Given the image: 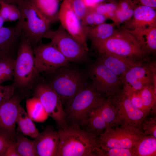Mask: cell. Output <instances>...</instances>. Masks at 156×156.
<instances>
[{
	"instance_id": "31",
	"label": "cell",
	"mask_w": 156,
	"mask_h": 156,
	"mask_svg": "<svg viewBox=\"0 0 156 156\" xmlns=\"http://www.w3.org/2000/svg\"><path fill=\"white\" fill-rule=\"evenodd\" d=\"M15 59L8 58L0 61V85L13 77Z\"/></svg>"
},
{
	"instance_id": "35",
	"label": "cell",
	"mask_w": 156,
	"mask_h": 156,
	"mask_svg": "<svg viewBox=\"0 0 156 156\" xmlns=\"http://www.w3.org/2000/svg\"><path fill=\"white\" fill-rule=\"evenodd\" d=\"M75 13L81 21L90 10L84 0H69Z\"/></svg>"
},
{
	"instance_id": "39",
	"label": "cell",
	"mask_w": 156,
	"mask_h": 156,
	"mask_svg": "<svg viewBox=\"0 0 156 156\" xmlns=\"http://www.w3.org/2000/svg\"><path fill=\"white\" fill-rule=\"evenodd\" d=\"M11 6V4L3 1H0V15L5 22L8 21Z\"/></svg>"
},
{
	"instance_id": "3",
	"label": "cell",
	"mask_w": 156,
	"mask_h": 156,
	"mask_svg": "<svg viewBox=\"0 0 156 156\" xmlns=\"http://www.w3.org/2000/svg\"><path fill=\"white\" fill-rule=\"evenodd\" d=\"M106 99L91 84L87 85L74 96L64 109L68 125L80 127Z\"/></svg>"
},
{
	"instance_id": "17",
	"label": "cell",
	"mask_w": 156,
	"mask_h": 156,
	"mask_svg": "<svg viewBox=\"0 0 156 156\" xmlns=\"http://www.w3.org/2000/svg\"><path fill=\"white\" fill-rule=\"evenodd\" d=\"M36 156H57L60 142L58 131L48 126L34 138Z\"/></svg>"
},
{
	"instance_id": "27",
	"label": "cell",
	"mask_w": 156,
	"mask_h": 156,
	"mask_svg": "<svg viewBox=\"0 0 156 156\" xmlns=\"http://www.w3.org/2000/svg\"><path fill=\"white\" fill-rule=\"evenodd\" d=\"M135 156H156V138L145 135L132 148Z\"/></svg>"
},
{
	"instance_id": "8",
	"label": "cell",
	"mask_w": 156,
	"mask_h": 156,
	"mask_svg": "<svg viewBox=\"0 0 156 156\" xmlns=\"http://www.w3.org/2000/svg\"><path fill=\"white\" fill-rule=\"evenodd\" d=\"M88 73L91 84L107 99H110L122 92V79L97 59L90 67Z\"/></svg>"
},
{
	"instance_id": "1",
	"label": "cell",
	"mask_w": 156,
	"mask_h": 156,
	"mask_svg": "<svg viewBox=\"0 0 156 156\" xmlns=\"http://www.w3.org/2000/svg\"><path fill=\"white\" fill-rule=\"evenodd\" d=\"M21 17L17 23L20 27L22 37L33 49L43 38L49 39L53 31L51 24L34 6L30 0H21L16 4Z\"/></svg>"
},
{
	"instance_id": "30",
	"label": "cell",
	"mask_w": 156,
	"mask_h": 156,
	"mask_svg": "<svg viewBox=\"0 0 156 156\" xmlns=\"http://www.w3.org/2000/svg\"><path fill=\"white\" fill-rule=\"evenodd\" d=\"M15 142L19 156H36L34 140L20 135H17Z\"/></svg>"
},
{
	"instance_id": "15",
	"label": "cell",
	"mask_w": 156,
	"mask_h": 156,
	"mask_svg": "<svg viewBox=\"0 0 156 156\" xmlns=\"http://www.w3.org/2000/svg\"><path fill=\"white\" fill-rule=\"evenodd\" d=\"M21 99L14 95L9 100L0 103V133L14 140L15 127Z\"/></svg>"
},
{
	"instance_id": "21",
	"label": "cell",
	"mask_w": 156,
	"mask_h": 156,
	"mask_svg": "<svg viewBox=\"0 0 156 156\" xmlns=\"http://www.w3.org/2000/svg\"><path fill=\"white\" fill-rule=\"evenodd\" d=\"M51 24L59 21L60 5L59 0H30Z\"/></svg>"
},
{
	"instance_id": "18",
	"label": "cell",
	"mask_w": 156,
	"mask_h": 156,
	"mask_svg": "<svg viewBox=\"0 0 156 156\" xmlns=\"http://www.w3.org/2000/svg\"><path fill=\"white\" fill-rule=\"evenodd\" d=\"M97 59L122 79L132 67L143 62L114 54H99Z\"/></svg>"
},
{
	"instance_id": "36",
	"label": "cell",
	"mask_w": 156,
	"mask_h": 156,
	"mask_svg": "<svg viewBox=\"0 0 156 156\" xmlns=\"http://www.w3.org/2000/svg\"><path fill=\"white\" fill-rule=\"evenodd\" d=\"M142 129L145 135H151L156 138V117L146 118L142 124Z\"/></svg>"
},
{
	"instance_id": "42",
	"label": "cell",
	"mask_w": 156,
	"mask_h": 156,
	"mask_svg": "<svg viewBox=\"0 0 156 156\" xmlns=\"http://www.w3.org/2000/svg\"><path fill=\"white\" fill-rule=\"evenodd\" d=\"M12 140H14L0 133V156H2L9 144Z\"/></svg>"
},
{
	"instance_id": "41",
	"label": "cell",
	"mask_w": 156,
	"mask_h": 156,
	"mask_svg": "<svg viewBox=\"0 0 156 156\" xmlns=\"http://www.w3.org/2000/svg\"><path fill=\"white\" fill-rule=\"evenodd\" d=\"M2 156H19L16 148L14 140L10 142Z\"/></svg>"
},
{
	"instance_id": "16",
	"label": "cell",
	"mask_w": 156,
	"mask_h": 156,
	"mask_svg": "<svg viewBox=\"0 0 156 156\" xmlns=\"http://www.w3.org/2000/svg\"><path fill=\"white\" fill-rule=\"evenodd\" d=\"M22 38V31L17 23L0 28V61L5 58H14Z\"/></svg>"
},
{
	"instance_id": "25",
	"label": "cell",
	"mask_w": 156,
	"mask_h": 156,
	"mask_svg": "<svg viewBox=\"0 0 156 156\" xmlns=\"http://www.w3.org/2000/svg\"><path fill=\"white\" fill-rule=\"evenodd\" d=\"M136 4L131 0H121L117 3V8L112 19L115 25H118L130 20Z\"/></svg>"
},
{
	"instance_id": "44",
	"label": "cell",
	"mask_w": 156,
	"mask_h": 156,
	"mask_svg": "<svg viewBox=\"0 0 156 156\" xmlns=\"http://www.w3.org/2000/svg\"><path fill=\"white\" fill-rule=\"evenodd\" d=\"M21 0H5L4 2L10 4H16L18 1Z\"/></svg>"
},
{
	"instance_id": "40",
	"label": "cell",
	"mask_w": 156,
	"mask_h": 156,
	"mask_svg": "<svg viewBox=\"0 0 156 156\" xmlns=\"http://www.w3.org/2000/svg\"><path fill=\"white\" fill-rule=\"evenodd\" d=\"M21 17V13L16 4H11L8 21L11 22L18 20Z\"/></svg>"
},
{
	"instance_id": "34",
	"label": "cell",
	"mask_w": 156,
	"mask_h": 156,
	"mask_svg": "<svg viewBox=\"0 0 156 156\" xmlns=\"http://www.w3.org/2000/svg\"><path fill=\"white\" fill-rule=\"evenodd\" d=\"M117 6V3H100L90 7L93 11L105 16L107 18L112 19Z\"/></svg>"
},
{
	"instance_id": "45",
	"label": "cell",
	"mask_w": 156,
	"mask_h": 156,
	"mask_svg": "<svg viewBox=\"0 0 156 156\" xmlns=\"http://www.w3.org/2000/svg\"><path fill=\"white\" fill-rule=\"evenodd\" d=\"M5 21L2 17L0 15V28L3 27Z\"/></svg>"
},
{
	"instance_id": "14",
	"label": "cell",
	"mask_w": 156,
	"mask_h": 156,
	"mask_svg": "<svg viewBox=\"0 0 156 156\" xmlns=\"http://www.w3.org/2000/svg\"><path fill=\"white\" fill-rule=\"evenodd\" d=\"M109 99L116 107L123 123L130 124L142 131V124L148 114L135 107L128 96L122 92Z\"/></svg>"
},
{
	"instance_id": "23",
	"label": "cell",
	"mask_w": 156,
	"mask_h": 156,
	"mask_svg": "<svg viewBox=\"0 0 156 156\" xmlns=\"http://www.w3.org/2000/svg\"><path fill=\"white\" fill-rule=\"evenodd\" d=\"M79 127L97 138L105 131L108 126L95 109Z\"/></svg>"
},
{
	"instance_id": "5",
	"label": "cell",
	"mask_w": 156,
	"mask_h": 156,
	"mask_svg": "<svg viewBox=\"0 0 156 156\" xmlns=\"http://www.w3.org/2000/svg\"><path fill=\"white\" fill-rule=\"evenodd\" d=\"M54 73L49 85L58 95L63 105L65 103L66 105L87 85L85 76L77 69L68 66L62 67Z\"/></svg>"
},
{
	"instance_id": "19",
	"label": "cell",
	"mask_w": 156,
	"mask_h": 156,
	"mask_svg": "<svg viewBox=\"0 0 156 156\" xmlns=\"http://www.w3.org/2000/svg\"><path fill=\"white\" fill-rule=\"evenodd\" d=\"M127 22L128 23L124 28L128 29L156 26L155 9L146 6L137 5L132 17Z\"/></svg>"
},
{
	"instance_id": "20",
	"label": "cell",
	"mask_w": 156,
	"mask_h": 156,
	"mask_svg": "<svg viewBox=\"0 0 156 156\" xmlns=\"http://www.w3.org/2000/svg\"><path fill=\"white\" fill-rule=\"evenodd\" d=\"M123 29L132 36L144 50L150 54L155 53L156 26L132 29Z\"/></svg>"
},
{
	"instance_id": "28",
	"label": "cell",
	"mask_w": 156,
	"mask_h": 156,
	"mask_svg": "<svg viewBox=\"0 0 156 156\" xmlns=\"http://www.w3.org/2000/svg\"><path fill=\"white\" fill-rule=\"evenodd\" d=\"M26 112L33 121L41 122L47 118L48 115L37 98L34 96L27 99L26 101Z\"/></svg>"
},
{
	"instance_id": "38",
	"label": "cell",
	"mask_w": 156,
	"mask_h": 156,
	"mask_svg": "<svg viewBox=\"0 0 156 156\" xmlns=\"http://www.w3.org/2000/svg\"><path fill=\"white\" fill-rule=\"evenodd\" d=\"M128 96L135 107L148 114L143 105L138 91L132 93Z\"/></svg>"
},
{
	"instance_id": "22",
	"label": "cell",
	"mask_w": 156,
	"mask_h": 156,
	"mask_svg": "<svg viewBox=\"0 0 156 156\" xmlns=\"http://www.w3.org/2000/svg\"><path fill=\"white\" fill-rule=\"evenodd\" d=\"M115 24L103 23L92 27H87V37L92 45L104 40L112 36L116 32Z\"/></svg>"
},
{
	"instance_id": "11",
	"label": "cell",
	"mask_w": 156,
	"mask_h": 156,
	"mask_svg": "<svg viewBox=\"0 0 156 156\" xmlns=\"http://www.w3.org/2000/svg\"><path fill=\"white\" fill-rule=\"evenodd\" d=\"M54 45L69 61L81 62L88 59V49L80 43L60 25L49 38Z\"/></svg>"
},
{
	"instance_id": "10",
	"label": "cell",
	"mask_w": 156,
	"mask_h": 156,
	"mask_svg": "<svg viewBox=\"0 0 156 156\" xmlns=\"http://www.w3.org/2000/svg\"><path fill=\"white\" fill-rule=\"evenodd\" d=\"M34 95L40 100L48 116L55 121L59 129L68 126L62 101L50 85L44 83L38 84L35 89Z\"/></svg>"
},
{
	"instance_id": "9",
	"label": "cell",
	"mask_w": 156,
	"mask_h": 156,
	"mask_svg": "<svg viewBox=\"0 0 156 156\" xmlns=\"http://www.w3.org/2000/svg\"><path fill=\"white\" fill-rule=\"evenodd\" d=\"M155 62H143L130 69L122 78V92L128 96L144 87L156 88Z\"/></svg>"
},
{
	"instance_id": "6",
	"label": "cell",
	"mask_w": 156,
	"mask_h": 156,
	"mask_svg": "<svg viewBox=\"0 0 156 156\" xmlns=\"http://www.w3.org/2000/svg\"><path fill=\"white\" fill-rule=\"evenodd\" d=\"M145 135L141 130L123 123L108 127L97 138L99 147L131 148Z\"/></svg>"
},
{
	"instance_id": "7",
	"label": "cell",
	"mask_w": 156,
	"mask_h": 156,
	"mask_svg": "<svg viewBox=\"0 0 156 156\" xmlns=\"http://www.w3.org/2000/svg\"><path fill=\"white\" fill-rule=\"evenodd\" d=\"M14 67V83L16 87L27 86L38 74L35 64L33 49L29 43L22 36Z\"/></svg>"
},
{
	"instance_id": "33",
	"label": "cell",
	"mask_w": 156,
	"mask_h": 156,
	"mask_svg": "<svg viewBox=\"0 0 156 156\" xmlns=\"http://www.w3.org/2000/svg\"><path fill=\"white\" fill-rule=\"evenodd\" d=\"M107 18L104 15L91 10L90 9L81 21L85 27H92L105 22Z\"/></svg>"
},
{
	"instance_id": "13",
	"label": "cell",
	"mask_w": 156,
	"mask_h": 156,
	"mask_svg": "<svg viewBox=\"0 0 156 156\" xmlns=\"http://www.w3.org/2000/svg\"><path fill=\"white\" fill-rule=\"evenodd\" d=\"M59 20L61 26L80 43L88 49L87 44V27L73 10L69 0H63L60 6Z\"/></svg>"
},
{
	"instance_id": "46",
	"label": "cell",
	"mask_w": 156,
	"mask_h": 156,
	"mask_svg": "<svg viewBox=\"0 0 156 156\" xmlns=\"http://www.w3.org/2000/svg\"><path fill=\"white\" fill-rule=\"evenodd\" d=\"M5 0H0V1H5Z\"/></svg>"
},
{
	"instance_id": "12",
	"label": "cell",
	"mask_w": 156,
	"mask_h": 156,
	"mask_svg": "<svg viewBox=\"0 0 156 156\" xmlns=\"http://www.w3.org/2000/svg\"><path fill=\"white\" fill-rule=\"evenodd\" d=\"M35 64L38 73H54L60 68L69 66V62L50 42H39L33 49Z\"/></svg>"
},
{
	"instance_id": "32",
	"label": "cell",
	"mask_w": 156,
	"mask_h": 156,
	"mask_svg": "<svg viewBox=\"0 0 156 156\" xmlns=\"http://www.w3.org/2000/svg\"><path fill=\"white\" fill-rule=\"evenodd\" d=\"M97 156H135L132 148H123L99 147Z\"/></svg>"
},
{
	"instance_id": "29",
	"label": "cell",
	"mask_w": 156,
	"mask_h": 156,
	"mask_svg": "<svg viewBox=\"0 0 156 156\" xmlns=\"http://www.w3.org/2000/svg\"><path fill=\"white\" fill-rule=\"evenodd\" d=\"M143 105L147 112L155 115L156 111V88L153 85L144 87L138 91Z\"/></svg>"
},
{
	"instance_id": "26",
	"label": "cell",
	"mask_w": 156,
	"mask_h": 156,
	"mask_svg": "<svg viewBox=\"0 0 156 156\" xmlns=\"http://www.w3.org/2000/svg\"><path fill=\"white\" fill-rule=\"evenodd\" d=\"M16 123L19 130L25 135L34 138L39 133L33 120L21 105L19 110Z\"/></svg>"
},
{
	"instance_id": "37",
	"label": "cell",
	"mask_w": 156,
	"mask_h": 156,
	"mask_svg": "<svg viewBox=\"0 0 156 156\" xmlns=\"http://www.w3.org/2000/svg\"><path fill=\"white\" fill-rule=\"evenodd\" d=\"M15 87L14 83L7 85H0V103L9 100L14 96Z\"/></svg>"
},
{
	"instance_id": "24",
	"label": "cell",
	"mask_w": 156,
	"mask_h": 156,
	"mask_svg": "<svg viewBox=\"0 0 156 156\" xmlns=\"http://www.w3.org/2000/svg\"><path fill=\"white\" fill-rule=\"evenodd\" d=\"M96 110L106 123L108 127L123 123L116 107L109 99H106Z\"/></svg>"
},
{
	"instance_id": "2",
	"label": "cell",
	"mask_w": 156,
	"mask_h": 156,
	"mask_svg": "<svg viewBox=\"0 0 156 156\" xmlns=\"http://www.w3.org/2000/svg\"><path fill=\"white\" fill-rule=\"evenodd\" d=\"M60 142L57 156H97V138L76 126L58 130Z\"/></svg>"
},
{
	"instance_id": "43",
	"label": "cell",
	"mask_w": 156,
	"mask_h": 156,
	"mask_svg": "<svg viewBox=\"0 0 156 156\" xmlns=\"http://www.w3.org/2000/svg\"><path fill=\"white\" fill-rule=\"evenodd\" d=\"M138 5L151 7L154 9L156 8V0H131Z\"/></svg>"
},
{
	"instance_id": "4",
	"label": "cell",
	"mask_w": 156,
	"mask_h": 156,
	"mask_svg": "<svg viewBox=\"0 0 156 156\" xmlns=\"http://www.w3.org/2000/svg\"><path fill=\"white\" fill-rule=\"evenodd\" d=\"M92 46L99 54H114L140 62L148 61L150 54L123 29L116 30L108 38Z\"/></svg>"
}]
</instances>
